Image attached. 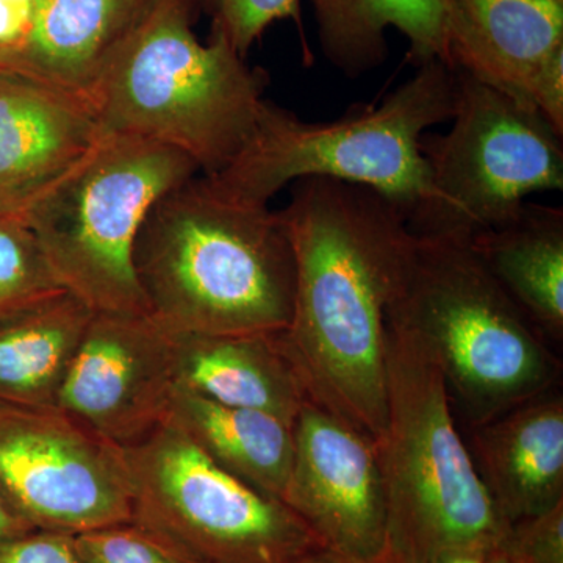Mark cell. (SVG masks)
I'll use <instances>...</instances> for the list:
<instances>
[{
	"instance_id": "8",
	"label": "cell",
	"mask_w": 563,
	"mask_h": 563,
	"mask_svg": "<svg viewBox=\"0 0 563 563\" xmlns=\"http://www.w3.org/2000/svg\"><path fill=\"white\" fill-rule=\"evenodd\" d=\"M124 450L131 523L192 563H298L322 548L280 503L222 470L165 420Z\"/></svg>"
},
{
	"instance_id": "5",
	"label": "cell",
	"mask_w": 563,
	"mask_h": 563,
	"mask_svg": "<svg viewBox=\"0 0 563 563\" xmlns=\"http://www.w3.org/2000/svg\"><path fill=\"white\" fill-rule=\"evenodd\" d=\"M387 424L377 440L387 496L384 558L431 563L455 548L498 550L509 523L493 504L454 420L435 355L387 318Z\"/></svg>"
},
{
	"instance_id": "7",
	"label": "cell",
	"mask_w": 563,
	"mask_h": 563,
	"mask_svg": "<svg viewBox=\"0 0 563 563\" xmlns=\"http://www.w3.org/2000/svg\"><path fill=\"white\" fill-rule=\"evenodd\" d=\"M198 173L174 147L103 132L24 222L58 285L92 312L150 314L133 266L136 235L151 207Z\"/></svg>"
},
{
	"instance_id": "28",
	"label": "cell",
	"mask_w": 563,
	"mask_h": 563,
	"mask_svg": "<svg viewBox=\"0 0 563 563\" xmlns=\"http://www.w3.org/2000/svg\"><path fill=\"white\" fill-rule=\"evenodd\" d=\"M35 531L31 526L24 523L9 504L0 495V542L3 540L14 539V537L24 536V533Z\"/></svg>"
},
{
	"instance_id": "9",
	"label": "cell",
	"mask_w": 563,
	"mask_h": 563,
	"mask_svg": "<svg viewBox=\"0 0 563 563\" xmlns=\"http://www.w3.org/2000/svg\"><path fill=\"white\" fill-rule=\"evenodd\" d=\"M454 73L451 128L421 139L435 203L409 229L470 242L512 218L529 196L563 190V135L532 103Z\"/></svg>"
},
{
	"instance_id": "23",
	"label": "cell",
	"mask_w": 563,
	"mask_h": 563,
	"mask_svg": "<svg viewBox=\"0 0 563 563\" xmlns=\"http://www.w3.org/2000/svg\"><path fill=\"white\" fill-rule=\"evenodd\" d=\"M211 18V32L221 33L246 57L274 22L292 20L301 25V0H202Z\"/></svg>"
},
{
	"instance_id": "6",
	"label": "cell",
	"mask_w": 563,
	"mask_h": 563,
	"mask_svg": "<svg viewBox=\"0 0 563 563\" xmlns=\"http://www.w3.org/2000/svg\"><path fill=\"white\" fill-rule=\"evenodd\" d=\"M428 344L472 428L558 383L561 363L465 240L413 235L388 317Z\"/></svg>"
},
{
	"instance_id": "15",
	"label": "cell",
	"mask_w": 563,
	"mask_h": 563,
	"mask_svg": "<svg viewBox=\"0 0 563 563\" xmlns=\"http://www.w3.org/2000/svg\"><path fill=\"white\" fill-rule=\"evenodd\" d=\"M444 38L451 69L531 103L563 52V0H444Z\"/></svg>"
},
{
	"instance_id": "25",
	"label": "cell",
	"mask_w": 563,
	"mask_h": 563,
	"mask_svg": "<svg viewBox=\"0 0 563 563\" xmlns=\"http://www.w3.org/2000/svg\"><path fill=\"white\" fill-rule=\"evenodd\" d=\"M498 550L512 563H563V503L515 521Z\"/></svg>"
},
{
	"instance_id": "30",
	"label": "cell",
	"mask_w": 563,
	"mask_h": 563,
	"mask_svg": "<svg viewBox=\"0 0 563 563\" xmlns=\"http://www.w3.org/2000/svg\"><path fill=\"white\" fill-rule=\"evenodd\" d=\"M298 563H390L384 555L380 558L374 559V561H362V559H352L346 558V555H342L339 553H333L331 550H325V548H318V550L312 551V553L307 554L306 558H302Z\"/></svg>"
},
{
	"instance_id": "2",
	"label": "cell",
	"mask_w": 563,
	"mask_h": 563,
	"mask_svg": "<svg viewBox=\"0 0 563 563\" xmlns=\"http://www.w3.org/2000/svg\"><path fill=\"white\" fill-rule=\"evenodd\" d=\"M136 279L155 322L173 333L287 331L295 252L282 211L195 176L165 192L133 247Z\"/></svg>"
},
{
	"instance_id": "20",
	"label": "cell",
	"mask_w": 563,
	"mask_h": 563,
	"mask_svg": "<svg viewBox=\"0 0 563 563\" xmlns=\"http://www.w3.org/2000/svg\"><path fill=\"white\" fill-rule=\"evenodd\" d=\"M165 420L222 470L280 501L291 468L292 426L258 410L225 406L180 385Z\"/></svg>"
},
{
	"instance_id": "11",
	"label": "cell",
	"mask_w": 563,
	"mask_h": 563,
	"mask_svg": "<svg viewBox=\"0 0 563 563\" xmlns=\"http://www.w3.org/2000/svg\"><path fill=\"white\" fill-rule=\"evenodd\" d=\"M280 501L325 550L362 561L384 554L387 496L377 440L312 399L292 424Z\"/></svg>"
},
{
	"instance_id": "17",
	"label": "cell",
	"mask_w": 563,
	"mask_h": 563,
	"mask_svg": "<svg viewBox=\"0 0 563 563\" xmlns=\"http://www.w3.org/2000/svg\"><path fill=\"white\" fill-rule=\"evenodd\" d=\"M173 335L180 387L225 406L273 415L290 426L310 399L284 332Z\"/></svg>"
},
{
	"instance_id": "24",
	"label": "cell",
	"mask_w": 563,
	"mask_h": 563,
	"mask_svg": "<svg viewBox=\"0 0 563 563\" xmlns=\"http://www.w3.org/2000/svg\"><path fill=\"white\" fill-rule=\"evenodd\" d=\"M73 544L81 563H192L132 523L79 533Z\"/></svg>"
},
{
	"instance_id": "4",
	"label": "cell",
	"mask_w": 563,
	"mask_h": 563,
	"mask_svg": "<svg viewBox=\"0 0 563 563\" xmlns=\"http://www.w3.org/2000/svg\"><path fill=\"white\" fill-rule=\"evenodd\" d=\"M266 85L268 74L251 68L221 33L198 40L190 0H168L107 66L87 102L103 132L166 144L211 177L250 140Z\"/></svg>"
},
{
	"instance_id": "26",
	"label": "cell",
	"mask_w": 563,
	"mask_h": 563,
	"mask_svg": "<svg viewBox=\"0 0 563 563\" xmlns=\"http://www.w3.org/2000/svg\"><path fill=\"white\" fill-rule=\"evenodd\" d=\"M0 563H81L73 537L32 531L0 542Z\"/></svg>"
},
{
	"instance_id": "21",
	"label": "cell",
	"mask_w": 563,
	"mask_h": 563,
	"mask_svg": "<svg viewBox=\"0 0 563 563\" xmlns=\"http://www.w3.org/2000/svg\"><path fill=\"white\" fill-rule=\"evenodd\" d=\"M321 51L331 65L358 77L383 65L387 31L409 40L415 65L440 60L448 65L444 0H309ZM450 66V65H448Z\"/></svg>"
},
{
	"instance_id": "29",
	"label": "cell",
	"mask_w": 563,
	"mask_h": 563,
	"mask_svg": "<svg viewBox=\"0 0 563 563\" xmlns=\"http://www.w3.org/2000/svg\"><path fill=\"white\" fill-rule=\"evenodd\" d=\"M492 551L483 547L455 548L437 555L431 563H488Z\"/></svg>"
},
{
	"instance_id": "16",
	"label": "cell",
	"mask_w": 563,
	"mask_h": 563,
	"mask_svg": "<svg viewBox=\"0 0 563 563\" xmlns=\"http://www.w3.org/2000/svg\"><path fill=\"white\" fill-rule=\"evenodd\" d=\"M468 450L507 523L563 503V398L558 393L544 391L473 428Z\"/></svg>"
},
{
	"instance_id": "18",
	"label": "cell",
	"mask_w": 563,
	"mask_h": 563,
	"mask_svg": "<svg viewBox=\"0 0 563 563\" xmlns=\"http://www.w3.org/2000/svg\"><path fill=\"white\" fill-rule=\"evenodd\" d=\"M474 254L529 321L563 339V210L526 201L509 220L476 233Z\"/></svg>"
},
{
	"instance_id": "22",
	"label": "cell",
	"mask_w": 563,
	"mask_h": 563,
	"mask_svg": "<svg viewBox=\"0 0 563 563\" xmlns=\"http://www.w3.org/2000/svg\"><path fill=\"white\" fill-rule=\"evenodd\" d=\"M62 290L24 221L0 214V317Z\"/></svg>"
},
{
	"instance_id": "19",
	"label": "cell",
	"mask_w": 563,
	"mask_h": 563,
	"mask_svg": "<svg viewBox=\"0 0 563 563\" xmlns=\"http://www.w3.org/2000/svg\"><path fill=\"white\" fill-rule=\"evenodd\" d=\"M95 312L57 290L0 317V402L57 406L70 362Z\"/></svg>"
},
{
	"instance_id": "14",
	"label": "cell",
	"mask_w": 563,
	"mask_h": 563,
	"mask_svg": "<svg viewBox=\"0 0 563 563\" xmlns=\"http://www.w3.org/2000/svg\"><path fill=\"white\" fill-rule=\"evenodd\" d=\"M166 2L35 0L27 35L0 52V66L87 101L107 66Z\"/></svg>"
},
{
	"instance_id": "3",
	"label": "cell",
	"mask_w": 563,
	"mask_h": 563,
	"mask_svg": "<svg viewBox=\"0 0 563 563\" xmlns=\"http://www.w3.org/2000/svg\"><path fill=\"white\" fill-rule=\"evenodd\" d=\"M417 68L379 106L355 107L331 122L303 121L263 102L243 150L210 179L233 198L265 206L299 179L347 181L390 199L412 224L437 199L422 135L450 121L455 103L454 69L440 60Z\"/></svg>"
},
{
	"instance_id": "10",
	"label": "cell",
	"mask_w": 563,
	"mask_h": 563,
	"mask_svg": "<svg viewBox=\"0 0 563 563\" xmlns=\"http://www.w3.org/2000/svg\"><path fill=\"white\" fill-rule=\"evenodd\" d=\"M0 495L35 531L131 523L124 450L60 407L0 402Z\"/></svg>"
},
{
	"instance_id": "1",
	"label": "cell",
	"mask_w": 563,
	"mask_h": 563,
	"mask_svg": "<svg viewBox=\"0 0 563 563\" xmlns=\"http://www.w3.org/2000/svg\"><path fill=\"white\" fill-rule=\"evenodd\" d=\"M295 252L285 343L309 398L379 440L387 424V317L413 233L401 207L362 185L292 181Z\"/></svg>"
},
{
	"instance_id": "31",
	"label": "cell",
	"mask_w": 563,
	"mask_h": 563,
	"mask_svg": "<svg viewBox=\"0 0 563 563\" xmlns=\"http://www.w3.org/2000/svg\"><path fill=\"white\" fill-rule=\"evenodd\" d=\"M488 563H512L509 559L506 558L499 550L492 551L490 558H488Z\"/></svg>"
},
{
	"instance_id": "13",
	"label": "cell",
	"mask_w": 563,
	"mask_h": 563,
	"mask_svg": "<svg viewBox=\"0 0 563 563\" xmlns=\"http://www.w3.org/2000/svg\"><path fill=\"white\" fill-rule=\"evenodd\" d=\"M102 133L84 98L0 66V214L24 221Z\"/></svg>"
},
{
	"instance_id": "27",
	"label": "cell",
	"mask_w": 563,
	"mask_h": 563,
	"mask_svg": "<svg viewBox=\"0 0 563 563\" xmlns=\"http://www.w3.org/2000/svg\"><path fill=\"white\" fill-rule=\"evenodd\" d=\"M35 0H0V52L20 46L31 27Z\"/></svg>"
},
{
	"instance_id": "12",
	"label": "cell",
	"mask_w": 563,
	"mask_h": 563,
	"mask_svg": "<svg viewBox=\"0 0 563 563\" xmlns=\"http://www.w3.org/2000/svg\"><path fill=\"white\" fill-rule=\"evenodd\" d=\"M177 388L176 343L150 314L95 313L57 407L120 448L165 421Z\"/></svg>"
}]
</instances>
